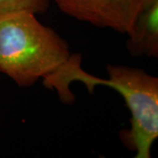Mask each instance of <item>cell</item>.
Here are the masks:
<instances>
[{
  "label": "cell",
  "mask_w": 158,
  "mask_h": 158,
  "mask_svg": "<svg viewBox=\"0 0 158 158\" xmlns=\"http://www.w3.org/2000/svg\"><path fill=\"white\" fill-rule=\"evenodd\" d=\"M68 43L29 11L0 14V72L30 86L70 56Z\"/></svg>",
  "instance_id": "obj_2"
},
{
  "label": "cell",
  "mask_w": 158,
  "mask_h": 158,
  "mask_svg": "<svg viewBox=\"0 0 158 158\" xmlns=\"http://www.w3.org/2000/svg\"><path fill=\"white\" fill-rule=\"evenodd\" d=\"M70 17L127 34L148 0H53Z\"/></svg>",
  "instance_id": "obj_3"
},
{
  "label": "cell",
  "mask_w": 158,
  "mask_h": 158,
  "mask_svg": "<svg viewBox=\"0 0 158 158\" xmlns=\"http://www.w3.org/2000/svg\"><path fill=\"white\" fill-rule=\"evenodd\" d=\"M81 57L70 56L60 68L44 77V85L56 89L63 101L74 99L69 85L79 81L92 92L105 85L120 94L131 113V128L126 138L135 150V158H149L158 136V78L140 69L108 64V79L91 76L81 68Z\"/></svg>",
  "instance_id": "obj_1"
},
{
  "label": "cell",
  "mask_w": 158,
  "mask_h": 158,
  "mask_svg": "<svg viewBox=\"0 0 158 158\" xmlns=\"http://www.w3.org/2000/svg\"><path fill=\"white\" fill-rule=\"evenodd\" d=\"M127 34V48L132 56H158V0H148Z\"/></svg>",
  "instance_id": "obj_4"
},
{
  "label": "cell",
  "mask_w": 158,
  "mask_h": 158,
  "mask_svg": "<svg viewBox=\"0 0 158 158\" xmlns=\"http://www.w3.org/2000/svg\"><path fill=\"white\" fill-rule=\"evenodd\" d=\"M51 0H0V14L12 11H29L34 14L44 13Z\"/></svg>",
  "instance_id": "obj_5"
}]
</instances>
